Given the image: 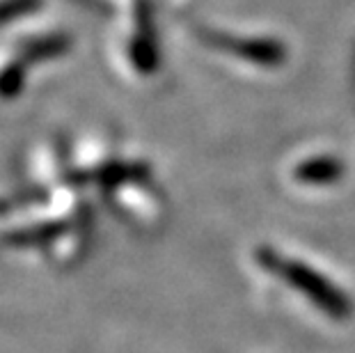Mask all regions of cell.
Masks as SVG:
<instances>
[{"label": "cell", "instance_id": "1", "mask_svg": "<svg viewBox=\"0 0 355 353\" xmlns=\"http://www.w3.org/2000/svg\"><path fill=\"white\" fill-rule=\"evenodd\" d=\"M44 0H0V33L30 24L42 14Z\"/></svg>", "mask_w": 355, "mask_h": 353}, {"label": "cell", "instance_id": "2", "mask_svg": "<svg viewBox=\"0 0 355 353\" xmlns=\"http://www.w3.org/2000/svg\"><path fill=\"white\" fill-rule=\"evenodd\" d=\"M300 179H307L309 184H332L335 179L342 177V168H339V163L330 161V159H319L314 163H307L300 168L298 172Z\"/></svg>", "mask_w": 355, "mask_h": 353}]
</instances>
